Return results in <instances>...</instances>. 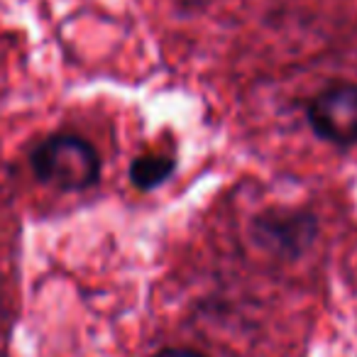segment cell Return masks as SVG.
<instances>
[{"label":"cell","instance_id":"obj_1","mask_svg":"<svg viewBox=\"0 0 357 357\" xmlns=\"http://www.w3.org/2000/svg\"><path fill=\"white\" fill-rule=\"evenodd\" d=\"M42 184L61 191H84L98 184L100 157L93 144L76 135H52L42 139L30 157Z\"/></svg>","mask_w":357,"mask_h":357},{"label":"cell","instance_id":"obj_5","mask_svg":"<svg viewBox=\"0 0 357 357\" xmlns=\"http://www.w3.org/2000/svg\"><path fill=\"white\" fill-rule=\"evenodd\" d=\"M154 357H206V355H201L196 350H184V347H169V350L157 352Z\"/></svg>","mask_w":357,"mask_h":357},{"label":"cell","instance_id":"obj_2","mask_svg":"<svg viewBox=\"0 0 357 357\" xmlns=\"http://www.w3.org/2000/svg\"><path fill=\"white\" fill-rule=\"evenodd\" d=\"M308 123L326 142L357 144V86L337 84L321 91L308 105Z\"/></svg>","mask_w":357,"mask_h":357},{"label":"cell","instance_id":"obj_3","mask_svg":"<svg viewBox=\"0 0 357 357\" xmlns=\"http://www.w3.org/2000/svg\"><path fill=\"white\" fill-rule=\"evenodd\" d=\"M255 238L279 255H298L316 238V220L306 213H269L257 218Z\"/></svg>","mask_w":357,"mask_h":357},{"label":"cell","instance_id":"obj_4","mask_svg":"<svg viewBox=\"0 0 357 357\" xmlns=\"http://www.w3.org/2000/svg\"><path fill=\"white\" fill-rule=\"evenodd\" d=\"M174 159L167 154H142L130 164V181L139 191L157 189L174 174Z\"/></svg>","mask_w":357,"mask_h":357}]
</instances>
